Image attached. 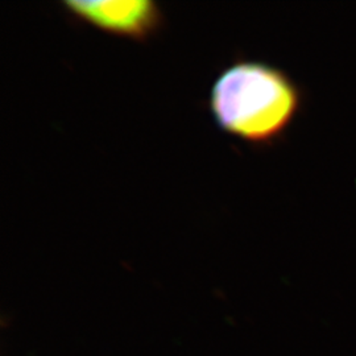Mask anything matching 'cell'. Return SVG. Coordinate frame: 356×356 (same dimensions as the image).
I'll return each instance as SVG.
<instances>
[{"label": "cell", "mask_w": 356, "mask_h": 356, "mask_svg": "<svg viewBox=\"0 0 356 356\" xmlns=\"http://www.w3.org/2000/svg\"><path fill=\"white\" fill-rule=\"evenodd\" d=\"M210 113L223 132L263 145L284 135L301 107V91L279 67L239 60L216 76Z\"/></svg>", "instance_id": "6da1fadb"}, {"label": "cell", "mask_w": 356, "mask_h": 356, "mask_svg": "<svg viewBox=\"0 0 356 356\" xmlns=\"http://www.w3.org/2000/svg\"><path fill=\"white\" fill-rule=\"evenodd\" d=\"M61 6L74 19L106 33L145 41L164 26V13L152 0L78 1L66 0Z\"/></svg>", "instance_id": "7a4b0ae2"}]
</instances>
